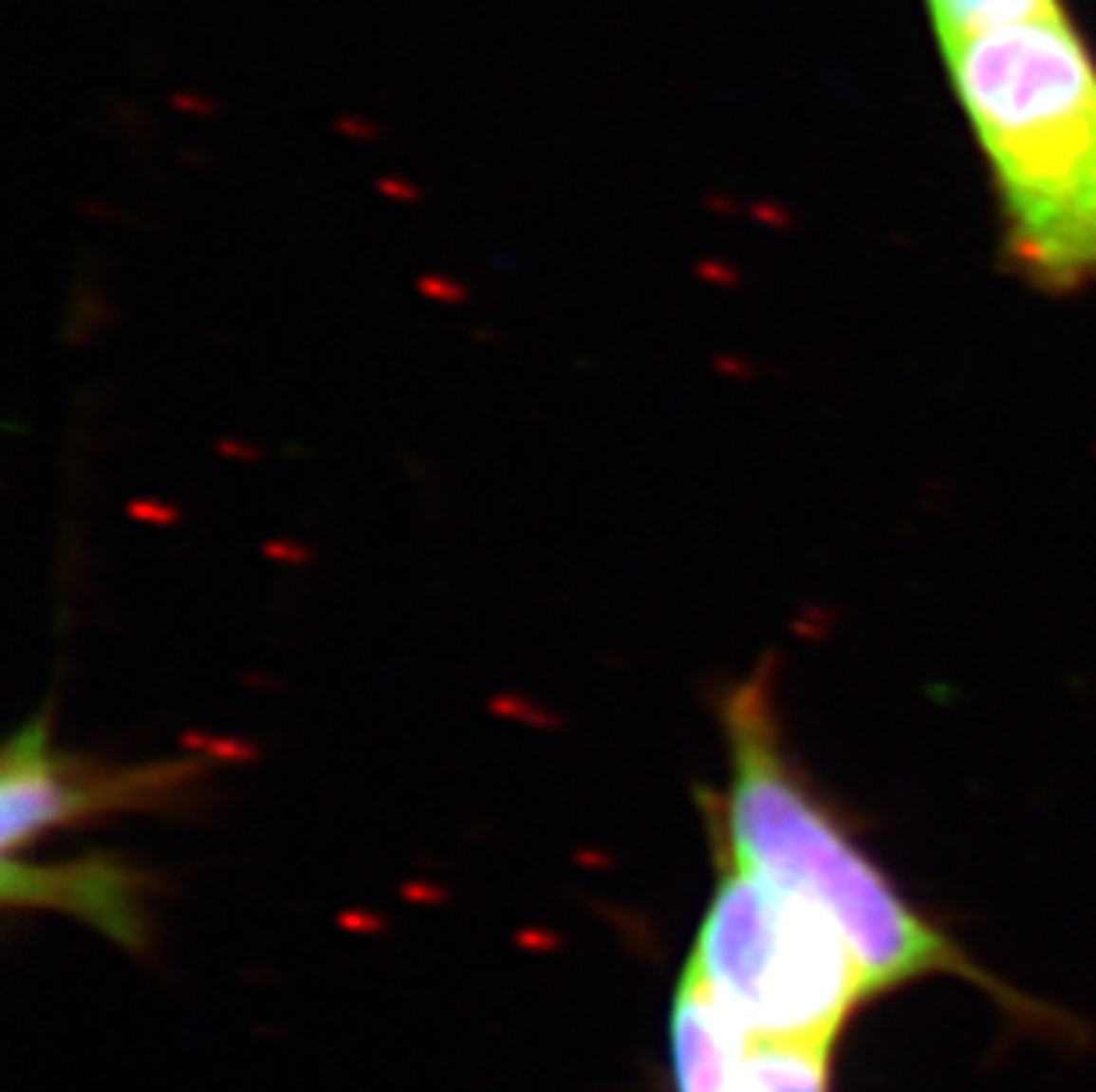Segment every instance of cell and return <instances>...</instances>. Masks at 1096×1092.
Here are the masks:
<instances>
[{
    "instance_id": "obj_3",
    "label": "cell",
    "mask_w": 1096,
    "mask_h": 1092,
    "mask_svg": "<svg viewBox=\"0 0 1096 1092\" xmlns=\"http://www.w3.org/2000/svg\"><path fill=\"white\" fill-rule=\"evenodd\" d=\"M689 969L763 1043L830 1046L869 993L852 944L820 904L728 862Z\"/></svg>"
},
{
    "instance_id": "obj_2",
    "label": "cell",
    "mask_w": 1096,
    "mask_h": 1092,
    "mask_svg": "<svg viewBox=\"0 0 1096 1092\" xmlns=\"http://www.w3.org/2000/svg\"><path fill=\"white\" fill-rule=\"evenodd\" d=\"M728 787L710 795V830L728 865L809 898L834 918L866 972L869 993L926 972L969 969L898 894L785 742L773 663L720 695Z\"/></svg>"
},
{
    "instance_id": "obj_8",
    "label": "cell",
    "mask_w": 1096,
    "mask_h": 1092,
    "mask_svg": "<svg viewBox=\"0 0 1096 1092\" xmlns=\"http://www.w3.org/2000/svg\"><path fill=\"white\" fill-rule=\"evenodd\" d=\"M926 14L934 26L937 46L948 50L961 40H973L994 28L1040 22V18H1061V0H926Z\"/></svg>"
},
{
    "instance_id": "obj_1",
    "label": "cell",
    "mask_w": 1096,
    "mask_h": 1092,
    "mask_svg": "<svg viewBox=\"0 0 1096 1092\" xmlns=\"http://www.w3.org/2000/svg\"><path fill=\"white\" fill-rule=\"evenodd\" d=\"M944 54L987 160L1004 249L1040 291L1096 284V57L1068 14L994 28Z\"/></svg>"
},
{
    "instance_id": "obj_5",
    "label": "cell",
    "mask_w": 1096,
    "mask_h": 1092,
    "mask_svg": "<svg viewBox=\"0 0 1096 1092\" xmlns=\"http://www.w3.org/2000/svg\"><path fill=\"white\" fill-rule=\"evenodd\" d=\"M742 1025L731 1018L706 983L685 969L671 1014V1053H675L678 1092H731L742 1064Z\"/></svg>"
},
{
    "instance_id": "obj_7",
    "label": "cell",
    "mask_w": 1096,
    "mask_h": 1092,
    "mask_svg": "<svg viewBox=\"0 0 1096 1092\" xmlns=\"http://www.w3.org/2000/svg\"><path fill=\"white\" fill-rule=\"evenodd\" d=\"M731 1092H827V1046L756 1039L734 1071Z\"/></svg>"
},
{
    "instance_id": "obj_4",
    "label": "cell",
    "mask_w": 1096,
    "mask_h": 1092,
    "mask_svg": "<svg viewBox=\"0 0 1096 1092\" xmlns=\"http://www.w3.org/2000/svg\"><path fill=\"white\" fill-rule=\"evenodd\" d=\"M203 773L195 759L96 763L54 742L50 716L14 731L0 759V844L4 859L54 830L107 812L167 809Z\"/></svg>"
},
{
    "instance_id": "obj_6",
    "label": "cell",
    "mask_w": 1096,
    "mask_h": 1092,
    "mask_svg": "<svg viewBox=\"0 0 1096 1092\" xmlns=\"http://www.w3.org/2000/svg\"><path fill=\"white\" fill-rule=\"evenodd\" d=\"M8 901L26 904H57L71 908L85 918H96L103 930L124 933L128 922H136V894L139 879L121 869L118 862L96 859V862L50 869V865H22L8 859Z\"/></svg>"
}]
</instances>
